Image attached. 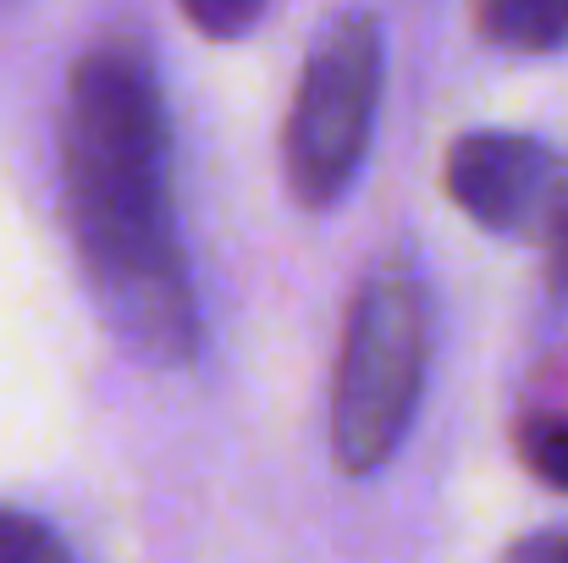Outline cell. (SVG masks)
<instances>
[{
	"label": "cell",
	"mask_w": 568,
	"mask_h": 563,
	"mask_svg": "<svg viewBox=\"0 0 568 563\" xmlns=\"http://www.w3.org/2000/svg\"><path fill=\"white\" fill-rule=\"evenodd\" d=\"M536 243H541V265H547V293L568 304V183L547 204V215L536 227Z\"/></svg>",
	"instance_id": "cell-9"
},
{
	"label": "cell",
	"mask_w": 568,
	"mask_h": 563,
	"mask_svg": "<svg viewBox=\"0 0 568 563\" xmlns=\"http://www.w3.org/2000/svg\"><path fill=\"white\" fill-rule=\"evenodd\" d=\"M514 453L541 486L568 492V360L552 365L514 414Z\"/></svg>",
	"instance_id": "cell-5"
},
{
	"label": "cell",
	"mask_w": 568,
	"mask_h": 563,
	"mask_svg": "<svg viewBox=\"0 0 568 563\" xmlns=\"http://www.w3.org/2000/svg\"><path fill=\"white\" fill-rule=\"evenodd\" d=\"M475 33L508 56H552L568 44V0H475Z\"/></svg>",
	"instance_id": "cell-6"
},
{
	"label": "cell",
	"mask_w": 568,
	"mask_h": 563,
	"mask_svg": "<svg viewBox=\"0 0 568 563\" xmlns=\"http://www.w3.org/2000/svg\"><path fill=\"white\" fill-rule=\"evenodd\" d=\"M386 39L371 11H343L321 28L304 56L287 128H282V178L293 204L332 210L348 199L371 139H376Z\"/></svg>",
	"instance_id": "cell-3"
},
{
	"label": "cell",
	"mask_w": 568,
	"mask_h": 563,
	"mask_svg": "<svg viewBox=\"0 0 568 563\" xmlns=\"http://www.w3.org/2000/svg\"><path fill=\"white\" fill-rule=\"evenodd\" d=\"M447 199L491 238H536L547 204L564 188L558 155L514 128H475L447 144L442 161Z\"/></svg>",
	"instance_id": "cell-4"
},
{
	"label": "cell",
	"mask_w": 568,
	"mask_h": 563,
	"mask_svg": "<svg viewBox=\"0 0 568 563\" xmlns=\"http://www.w3.org/2000/svg\"><path fill=\"white\" fill-rule=\"evenodd\" d=\"M0 563H78V553L61 542L50 520L0 503Z\"/></svg>",
	"instance_id": "cell-7"
},
{
	"label": "cell",
	"mask_w": 568,
	"mask_h": 563,
	"mask_svg": "<svg viewBox=\"0 0 568 563\" xmlns=\"http://www.w3.org/2000/svg\"><path fill=\"white\" fill-rule=\"evenodd\" d=\"M61 199L105 332L155 371L199 354V293L172 210V128L139 39H100L67 72Z\"/></svg>",
	"instance_id": "cell-1"
},
{
	"label": "cell",
	"mask_w": 568,
	"mask_h": 563,
	"mask_svg": "<svg viewBox=\"0 0 568 563\" xmlns=\"http://www.w3.org/2000/svg\"><path fill=\"white\" fill-rule=\"evenodd\" d=\"M503 563H568V525H547V531H530L519 536Z\"/></svg>",
	"instance_id": "cell-10"
},
{
	"label": "cell",
	"mask_w": 568,
	"mask_h": 563,
	"mask_svg": "<svg viewBox=\"0 0 568 563\" xmlns=\"http://www.w3.org/2000/svg\"><path fill=\"white\" fill-rule=\"evenodd\" d=\"M178 6L204 39H243L265 17V0H178Z\"/></svg>",
	"instance_id": "cell-8"
},
{
	"label": "cell",
	"mask_w": 568,
	"mask_h": 563,
	"mask_svg": "<svg viewBox=\"0 0 568 563\" xmlns=\"http://www.w3.org/2000/svg\"><path fill=\"white\" fill-rule=\"evenodd\" d=\"M430 365V293L408 260H376L359 282L332 371V464L354 481L403 448Z\"/></svg>",
	"instance_id": "cell-2"
}]
</instances>
